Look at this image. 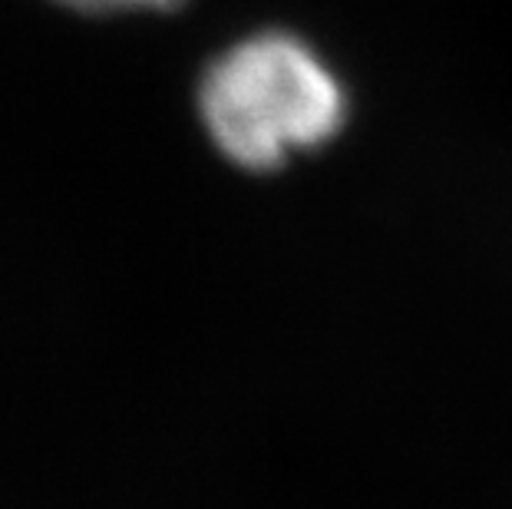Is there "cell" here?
I'll list each match as a JSON object with an SVG mask.
<instances>
[{"label":"cell","mask_w":512,"mask_h":509,"mask_svg":"<svg viewBox=\"0 0 512 509\" xmlns=\"http://www.w3.org/2000/svg\"><path fill=\"white\" fill-rule=\"evenodd\" d=\"M199 110L225 159L275 169L328 143L344 123L347 96L308 43L268 30L235 43L205 70Z\"/></svg>","instance_id":"1"},{"label":"cell","mask_w":512,"mask_h":509,"mask_svg":"<svg viewBox=\"0 0 512 509\" xmlns=\"http://www.w3.org/2000/svg\"><path fill=\"white\" fill-rule=\"evenodd\" d=\"M80 14H126V10H176L185 0H53Z\"/></svg>","instance_id":"2"}]
</instances>
